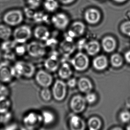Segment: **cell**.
<instances>
[{
    "label": "cell",
    "instance_id": "obj_37",
    "mask_svg": "<svg viewBox=\"0 0 130 130\" xmlns=\"http://www.w3.org/2000/svg\"><path fill=\"white\" fill-rule=\"evenodd\" d=\"M9 111L3 114H0V122L3 124L9 122L12 118V115Z\"/></svg>",
    "mask_w": 130,
    "mask_h": 130
},
{
    "label": "cell",
    "instance_id": "obj_41",
    "mask_svg": "<svg viewBox=\"0 0 130 130\" xmlns=\"http://www.w3.org/2000/svg\"><path fill=\"white\" fill-rule=\"evenodd\" d=\"M77 83V82L75 78H71L68 81L67 85L70 88H74L76 86Z\"/></svg>",
    "mask_w": 130,
    "mask_h": 130
},
{
    "label": "cell",
    "instance_id": "obj_34",
    "mask_svg": "<svg viewBox=\"0 0 130 130\" xmlns=\"http://www.w3.org/2000/svg\"><path fill=\"white\" fill-rule=\"evenodd\" d=\"M28 7L32 9H38L41 6V0H26Z\"/></svg>",
    "mask_w": 130,
    "mask_h": 130
},
{
    "label": "cell",
    "instance_id": "obj_35",
    "mask_svg": "<svg viewBox=\"0 0 130 130\" xmlns=\"http://www.w3.org/2000/svg\"><path fill=\"white\" fill-rule=\"evenodd\" d=\"M16 55L14 51H10L4 52L3 57L6 60L5 61L9 62L14 60L15 59Z\"/></svg>",
    "mask_w": 130,
    "mask_h": 130
},
{
    "label": "cell",
    "instance_id": "obj_38",
    "mask_svg": "<svg viewBox=\"0 0 130 130\" xmlns=\"http://www.w3.org/2000/svg\"><path fill=\"white\" fill-rule=\"evenodd\" d=\"M70 41H67V43L63 44L61 45V51L63 52V53L66 54H68L69 53H71V52L73 51L74 47L70 48L71 47H72V45H70Z\"/></svg>",
    "mask_w": 130,
    "mask_h": 130
},
{
    "label": "cell",
    "instance_id": "obj_32",
    "mask_svg": "<svg viewBox=\"0 0 130 130\" xmlns=\"http://www.w3.org/2000/svg\"><path fill=\"white\" fill-rule=\"evenodd\" d=\"M24 44H17L14 50V52L17 55L23 56L27 52V47Z\"/></svg>",
    "mask_w": 130,
    "mask_h": 130
},
{
    "label": "cell",
    "instance_id": "obj_28",
    "mask_svg": "<svg viewBox=\"0 0 130 130\" xmlns=\"http://www.w3.org/2000/svg\"><path fill=\"white\" fill-rule=\"evenodd\" d=\"M17 44L13 39V40L9 39L4 40L1 44V48L4 52L14 51Z\"/></svg>",
    "mask_w": 130,
    "mask_h": 130
},
{
    "label": "cell",
    "instance_id": "obj_10",
    "mask_svg": "<svg viewBox=\"0 0 130 130\" xmlns=\"http://www.w3.org/2000/svg\"><path fill=\"white\" fill-rule=\"evenodd\" d=\"M51 21L54 26L60 30L66 29L70 23L69 17L63 13H58L54 15L52 17Z\"/></svg>",
    "mask_w": 130,
    "mask_h": 130
},
{
    "label": "cell",
    "instance_id": "obj_24",
    "mask_svg": "<svg viewBox=\"0 0 130 130\" xmlns=\"http://www.w3.org/2000/svg\"><path fill=\"white\" fill-rule=\"evenodd\" d=\"M32 19L35 22L39 24L47 23L48 21V15L41 11L35 12Z\"/></svg>",
    "mask_w": 130,
    "mask_h": 130
},
{
    "label": "cell",
    "instance_id": "obj_43",
    "mask_svg": "<svg viewBox=\"0 0 130 130\" xmlns=\"http://www.w3.org/2000/svg\"><path fill=\"white\" fill-rule=\"evenodd\" d=\"M75 0H59L60 3L64 5H68L73 3Z\"/></svg>",
    "mask_w": 130,
    "mask_h": 130
},
{
    "label": "cell",
    "instance_id": "obj_30",
    "mask_svg": "<svg viewBox=\"0 0 130 130\" xmlns=\"http://www.w3.org/2000/svg\"><path fill=\"white\" fill-rule=\"evenodd\" d=\"M40 96L42 100L45 102H49L53 96L52 91L48 87L42 88L40 92Z\"/></svg>",
    "mask_w": 130,
    "mask_h": 130
},
{
    "label": "cell",
    "instance_id": "obj_7",
    "mask_svg": "<svg viewBox=\"0 0 130 130\" xmlns=\"http://www.w3.org/2000/svg\"><path fill=\"white\" fill-rule=\"evenodd\" d=\"M71 63L76 70L83 71L89 66V59L84 53L79 52L71 59Z\"/></svg>",
    "mask_w": 130,
    "mask_h": 130
},
{
    "label": "cell",
    "instance_id": "obj_39",
    "mask_svg": "<svg viewBox=\"0 0 130 130\" xmlns=\"http://www.w3.org/2000/svg\"><path fill=\"white\" fill-rule=\"evenodd\" d=\"M86 102L90 104H92L95 102L96 100V96L95 93L90 92L86 93L85 97Z\"/></svg>",
    "mask_w": 130,
    "mask_h": 130
},
{
    "label": "cell",
    "instance_id": "obj_5",
    "mask_svg": "<svg viewBox=\"0 0 130 130\" xmlns=\"http://www.w3.org/2000/svg\"><path fill=\"white\" fill-rule=\"evenodd\" d=\"M40 41H32L26 46L27 52L29 56L35 58H40L46 54V46Z\"/></svg>",
    "mask_w": 130,
    "mask_h": 130
},
{
    "label": "cell",
    "instance_id": "obj_26",
    "mask_svg": "<svg viewBox=\"0 0 130 130\" xmlns=\"http://www.w3.org/2000/svg\"><path fill=\"white\" fill-rule=\"evenodd\" d=\"M43 6L45 9L49 12H53L56 11L59 6L57 0H45Z\"/></svg>",
    "mask_w": 130,
    "mask_h": 130
},
{
    "label": "cell",
    "instance_id": "obj_16",
    "mask_svg": "<svg viewBox=\"0 0 130 130\" xmlns=\"http://www.w3.org/2000/svg\"><path fill=\"white\" fill-rule=\"evenodd\" d=\"M101 44L103 50L107 53L112 52L116 48V41L111 36L104 37L102 40Z\"/></svg>",
    "mask_w": 130,
    "mask_h": 130
},
{
    "label": "cell",
    "instance_id": "obj_18",
    "mask_svg": "<svg viewBox=\"0 0 130 130\" xmlns=\"http://www.w3.org/2000/svg\"><path fill=\"white\" fill-rule=\"evenodd\" d=\"M92 64L93 68L97 70L102 71L105 70L108 66L107 58L103 55L97 56L93 60Z\"/></svg>",
    "mask_w": 130,
    "mask_h": 130
},
{
    "label": "cell",
    "instance_id": "obj_4",
    "mask_svg": "<svg viewBox=\"0 0 130 130\" xmlns=\"http://www.w3.org/2000/svg\"><path fill=\"white\" fill-rule=\"evenodd\" d=\"M3 19L5 24L9 26H18L23 22L24 14L20 10H12L4 15Z\"/></svg>",
    "mask_w": 130,
    "mask_h": 130
},
{
    "label": "cell",
    "instance_id": "obj_19",
    "mask_svg": "<svg viewBox=\"0 0 130 130\" xmlns=\"http://www.w3.org/2000/svg\"><path fill=\"white\" fill-rule=\"evenodd\" d=\"M79 90L84 93L90 92L93 88L92 84L91 81L86 77H81L77 83Z\"/></svg>",
    "mask_w": 130,
    "mask_h": 130
},
{
    "label": "cell",
    "instance_id": "obj_31",
    "mask_svg": "<svg viewBox=\"0 0 130 130\" xmlns=\"http://www.w3.org/2000/svg\"><path fill=\"white\" fill-rule=\"evenodd\" d=\"M120 28L122 34L130 37V20L122 23L120 26Z\"/></svg>",
    "mask_w": 130,
    "mask_h": 130
},
{
    "label": "cell",
    "instance_id": "obj_22",
    "mask_svg": "<svg viewBox=\"0 0 130 130\" xmlns=\"http://www.w3.org/2000/svg\"><path fill=\"white\" fill-rule=\"evenodd\" d=\"M58 74L61 79L70 78L72 74V71L69 64L67 63H63L58 70Z\"/></svg>",
    "mask_w": 130,
    "mask_h": 130
},
{
    "label": "cell",
    "instance_id": "obj_40",
    "mask_svg": "<svg viewBox=\"0 0 130 130\" xmlns=\"http://www.w3.org/2000/svg\"><path fill=\"white\" fill-rule=\"evenodd\" d=\"M34 10H35L32 9L31 8L28 7L25 9L24 13L28 18L32 19L33 15L35 13L34 11Z\"/></svg>",
    "mask_w": 130,
    "mask_h": 130
},
{
    "label": "cell",
    "instance_id": "obj_44",
    "mask_svg": "<svg viewBox=\"0 0 130 130\" xmlns=\"http://www.w3.org/2000/svg\"><path fill=\"white\" fill-rule=\"evenodd\" d=\"M112 1L118 3H122L126 2L127 0H112Z\"/></svg>",
    "mask_w": 130,
    "mask_h": 130
},
{
    "label": "cell",
    "instance_id": "obj_15",
    "mask_svg": "<svg viewBox=\"0 0 130 130\" xmlns=\"http://www.w3.org/2000/svg\"><path fill=\"white\" fill-rule=\"evenodd\" d=\"M60 65V61L55 54H51L45 60L44 66L46 70L49 72H54L58 69Z\"/></svg>",
    "mask_w": 130,
    "mask_h": 130
},
{
    "label": "cell",
    "instance_id": "obj_21",
    "mask_svg": "<svg viewBox=\"0 0 130 130\" xmlns=\"http://www.w3.org/2000/svg\"><path fill=\"white\" fill-rule=\"evenodd\" d=\"M11 27L6 24L0 25V39L4 41L8 40L12 36Z\"/></svg>",
    "mask_w": 130,
    "mask_h": 130
},
{
    "label": "cell",
    "instance_id": "obj_12",
    "mask_svg": "<svg viewBox=\"0 0 130 130\" xmlns=\"http://www.w3.org/2000/svg\"><path fill=\"white\" fill-rule=\"evenodd\" d=\"M84 17L87 23L90 25H95L100 21L101 13L99 10L95 8H89L84 13Z\"/></svg>",
    "mask_w": 130,
    "mask_h": 130
},
{
    "label": "cell",
    "instance_id": "obj_9",
    "mask_svg": "<svg viewBox=\"0 0 130 130\" xmlns=\"http://www.w3.org/2000/svg\"><path fill=\"white\" fill-rule=\"evenodd\" d=\"M35 76L36 83L42 88L49 87L53 83V77L47 70H39Z\"/></svg>",
    "mask_w": 130,
    "mask_h": 130
},
{
    "label": "cell",
    "instance_id": "obj_27",
    "mask_svg": "<svg viewBox=\"0 0 130 130\" xmlns=\"http://www.w3.org/2000/svg\"><path fill=\"white\" fill-rule=\"evenodd\" d=\"M87 124L90 130H98L101 128L102 122L98 117H92L89 119Z\"/></svg>",
    "mask_w": 130,
    "mask_h": 130
},
{
    "label": "cell",
    "instance_id": "obj_11",
    "mask_svg": "<svg viewBox=\"0 0 130 130\" xmlns=\"http://www.w3.org/2000/svg\"><path fill=\"white\" fill-rule=\"evenodd\" d=\"M85 98L81 95H77L74 96L71 100L70 106L71 110L74 113H79L82 112L86 106Z\"/></svg>",
    "mask_w": 130,
    "mask_h": 130
},
{
    "label": "cell",
    "instance_id": "obj_3",
    "mask_svg": "<svg viewBox=\"0 0 130 130\" xmlns=\"http://www.w3.org/2000/svg\"><path fill=\"white\" fill-rule=\"evenodd\" d=\"M23 122L28 130L37 129L43 124L41 114L35 111L29 112L23 117Z\"/></svg>",
    "mask_w": 130,
    "mask_h": 130
},
{
    "label": "cell",
    "instance_id": "obj_25",
    "mask_svg": "<svg viewBox=\"0 0 130 130\" xmlns=\"http://www.w3.org/2000/svg\"><path fill=\"white\" fill-rule=\"evenodd\" d=\"M41 114L42 116L43 124L48 125L52 124L54 121L55 117L54 114L51 111L43 110Z\"/></svg>",
    "mask_w": 130,
    "mask_h": 130
},
{
    "label": "cell",
    "instance_id": "obj_33",
    "mask_svg": "<svg viewBox=\"0 0 130 130\" xmlns=\"http://www.w3.org/2000/svg\"><path fill=\"white\" fill-rule=\"evenodd\" d=\"M10 94L9 88L6 84L0 82V98L4 96H9Z\"/></svg>",
    "mask_w": 130,
    "mask_h": 130
},
{
    "label": "cell",
    "instance_id": "obj_6",
    "mask_svg": "<svg viewBox=\"0 0 130 130\" xmlns=\"http://www.w3.org/2000/svg\"><path fill=\"white\" fill-rule=\"evenodd\" d=\"M14 78L13 67L9 62L4 61L0 63V82L8 83Z\"/></svg>",
    "mask_w": 130,
    "mask_h": 130
},
{
    "label": "cell",
    "instance_id": "obj_23",
    "mask_svg": "<svg viewBox=\"0 0 130 130\" xmlns=\"http://www.w3.org/2000/svg\"><path fill=\"white\" fill-rule=\"evenodd\" d=\"M12 106V102L9 96L0 98V114L9 111Z\"/></svg>",
    "mask_w": 130,
    "mask_h": 130
},
{
    "label": "cell",
    "instance_id": "obj_20",
    "mask_svg": "<svg viewBox=\"0 0 130 130\" xmlns=\"http://www.w3.org/2000/svg\"><path fill=\"white\" fill-rule=\"evenodd\" d=\"M85 49L88 54L90 56H94L99 52L100 45L99 42L93 40L86 43Z\"/></svg>",
    "mask_w": 130,
    "mask_h": 130
},
{
    "label": "cell",
    "instance_id": "obj_42",
    "mask_svg": "<svg viewBox=\"0 0 130 130\" xmlns=\"http://www.w3.org/2000/svg\"><path fill=\"white\" fill-rule=\"evenodd\" d=\"M124 58L126 62L130 64V50L125 52L124 54Z\"/></svg>",
    "mask_w": 130,
    "mask_h": 130
},
{
    "label": "cell",
    "instance_id": "obj_46",
    "mask_svg": "<svg viewBox=\"0 0 130 130\" xmlns=\"http://www.w3.org/2000/svg\"><path fill=\"white\" fill-rule=\"evenodd\" d=\"M113 130H121V129H122L121 128H120L117 127V128H113Z\"/></svg>",
    "mask_w": 130,
    "mask_h": 130
},
{
    "label": "cell",
    "instance_id": "obj_8",
    "mask_svg": "<svg viewBox=\"0 0 130 130\" xmlns=\"http://www.w3.org/2000/svg\"><path fill=\"white\" fill-rule=\"evenodd\" d=\"M67 90V84L61 80H57L52 87V96L57 101H62L66 96Z\"/></svg>",
    "mask_w": 130,
    "mask_h": 130
},
{
    "label": "cell",
    "instance_id": "obj_2",
    "mask_svg": "<svg viewBox=\"0 0 130 130\" xmlns=\"http://www.w3.org/2000/svg\"><path fill=\"white\" fill-rule=\"evenodd\" d=\"M31 27L27 25L18 26L13 32V40L18 44H25L31 38Z\"/></svg>",
    "mask_w": 130,
    "mask_h": 130
},
{
    "label": "cell",
    "instance_id": "obj_45",
    "mask_svg": "<svg viewBox=\"0 0 130 130\" xmlns=\"http://www.w3.org/2000/svg\"><path fill=\"white\" fill-rule=\"evenodd\" d=\"M126 129L127 130H130V124L127 125L126 127Z\"/></svg>",
    "mask_w": 130,
    "mask_h": 130
},
{
    "label": "cell",
    "instance_id": "obj_14",
    "mask_svg": "<svg viewBox=\"0 0 130 130\" xmlns=\"http://www.w3.org/2000/svg\"><path fill=\"white\" fill-rule=\"evenodd\" d=\"M33 34L35 38L40 41H45L50 36L49 29L46 26L42 25L36 27Z\"/></svg>",
    "mask_w": 130,
    "mask_h": 130
},
{
    "label": "cell",
    "instance_id": "obj_13",
    "mask_svg": "<svg viewBox=\"0 0 130 130\" xmlns=\"http://www.w3.org/2000/svg\"><path fill=\"white\" fill-rule=\"evenodd\" d=\"M86 29V26L83 23L80 21L74 22L71 26L68 31L69 36L71 38L80 37L84 34Z\"/></svg>",
    "mask_w": 130,
    "mask_h": 130
},
{
    "label": "cell",
    "instance_id": "obj_1",
    "mask_svg": "<svg viewBox=\"0 0 130 130\" xmlns=\"http://www.w3.org/2000/svg\"><path fill=\"white\" fill-rule=\"evenodd\" d=\"M13 67L15 78L22 77L30 79L35 76L36 72L35 65L25 61H19Z\"/></svg>",
    "mask_w": 130,
    "mask_h": 130
},
{
    "label": "cell",
    "instance_id": "obj_36",
    "mask_svg": "<svg viewBox=\"0 0 130 130\" xmlns=\"http://www.w3.org/2000/svg\"><path fill=\"white\" fill-rule=\"evenodd\" d=\"M119 118L122 122L127 123L130 121V112L123 111L119 115Z\"/></svg>",
    "mask_w": 130,
    "mask_h": 130
},
{
    "label": "cell",
    "instance_id": "obj_29",
    "mask_svg": "<svg viewBox=\"0 0 130 130\" xmlns=\"http://www.w3.org/2000/svg\"><path fill=\"white\" fill-rule=\"evenodd\" d=\"M110 62L112 67L118 68L123 64V59L122 56L118 54H115L111 56Z\"/></svg>",
    "mask_w": 130,
    "mask_h": 130
},
{
    "label": "cell",
    "instance_id": "obj_17",
    "mask_svg": "<svg viewBox=\"0 0 130 130\" xmlns=\"http://www.w3.org/2000/svg\"><path fill=\"white\" fill-rule=\"evenodd\" d=\"M69 123L70 128L72 130H84L86 127L85 122L78 116H71Z\"/></svg>",
    "mask_w": 130,
    "mask_h": 130
}]
</instances>
